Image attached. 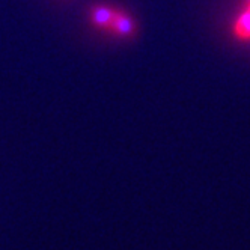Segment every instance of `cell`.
I'll return each mask as SVG.
<instances>
[{"label":"cell","instance_id":"obj_4","mask_svg":"<svg viewBox=\"0 0 250 250\" xmlns=\"http://www.w3.org/2000/svg\"><path fill=\"white\" fill-rule=\"evenodd\" d=\"M247 2H250V0H247Z\"/></svg>","mask_w":250,"mask_h":250},{"label":"cell","instance_id":"obj_1","mask_svg":"<svg viewBox=\"0 0 250 250\" xmlns=\"http://www.w3.org/2000/svg\"><path fill=\"white\" fill-rule=\"evenodd\" d=\"M115 15H116V9L112 8L110 5L98 3V5L91 6V9H89V19H91V23L100 30H110Z\"/></svg>","mask_w":250,"mask_h":250},{"label":"cell","instance_id":"obj_2","mask_svg":"<svg viewBox=\"0 0 250 250\" xmlns=\"http://www.w3.org/2000/svg\"><path fill=\"white\" fill-rule=\"evenodd\" d=\"M136 30H137V26L133 17H130L127 12L116 9V15L109 32L115 33L116 37H121V38H131L134 37Z\"/></svg>","mask_w":250,"mask_h":250},{"label":"cell","instance_id":"obj_3","mask_svg":"<svg viewBox=\"0 0 250 250\" xmlns=\"http://www.w3.org/2000/svg\"><path fill=\"white\" fill-rule=\"evenodd\" d=\"M234 35L241 41L250 40V2L246 3V8L238 15L234 24Z\"/></svg>","mask_w":250,"mask_h":250}]
</instances>
